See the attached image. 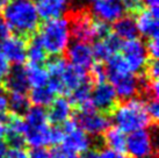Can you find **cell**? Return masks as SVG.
I'll return each instance as SVG.
<instances>
[{
  "label": "cell",
  "instance_id": "cell-1",
  "mask_svg": "<svg viewBox=\"0 0 159 158\" xmlns=\"http://www.w3.org/2000/svg\"><path fill=\"white\" fill-rule=\"evenodd\" d=\"M1 18L9 31L23 39H29L40 28V16L34 0H8L2 7Z\"/></svg>",
  "mask_w": 159,
  "mask_h": 158
},
{
  "label": "cell",
  "instance_id": "cell-2",
  "mask_svg": "<svg viewBox=\"0 0 159 158\" xmlns=\"http://www.w3.org/2000/svg\"><path fill=\"white\" fill-rule=\"evenodd\" d=\"M66 19L70 26L71 36L75 37V41L89 43L95 40L103 39L111 33L108 23L95 20L87 7L70 9Z\"/></svg>",
  "mask_w": 159,
  "mask_h": 158
},
{
  "label": "cell",
  "instance_id": "cell-3",
  "mask_svg": "<svg viewBox=\"0 0 159 158\" xmlns=\"http://www.w3.org/2000/svg\"><path fill=\"white\" fill-rule=\"evenodd\" d=\"M111 118L115 123V127L125 134L146 129L152 124L146 113L145 102L137 97L117 104L111 110Z\"/></svg>",
  "mask_w": 159,
  "mask_h": 158
},
{
  "label": "cell",
  "instance_id": "cell-4",
  "mask_svg": "<svg viewBox=\"0 0 159 158\" xmlns=\"http://www.w3.org/2000/svg\"><path fill=\"white\" fill-rule=\"evenodd\" d=\"M37 35L47 55L51 57L63 55L71 40L70 26L66 16L45 21L40 27V33H37Z\"/></svg>",
  "mask_w": 159,
  "mask_h": 158
},
{
  "label": "cell",
  "instance_id": "cell-5",
  "mask_svg": "<svg viewBox=\"0 0 159 158\" xmlns=\"http://www.w3.org/2000/svg\"><path fill=\"white\" fill-rule=\"evenodd\" d=\"M75 123L89 136H102L111 127V120L107 114L97 110L89 102V105L79 108L75 118Z\"/></svg>",
  "mask_w": 159,
  "mask_h": 158
},
{
  "label": "cell",
  "instance_id": "cell-6",
  "mask_svg": "<svg viewBox=\"0 0 159 158\" xmlns=\"http://www.w3.org/2000/svg\"><path fill=\"white\" fill-rule=\"evenodd\" d=\"M157 149V136L155 129L146 130L141 129L130 132L127 136L125 151L130 158H148L152 157Z\"/></svg>",
  "mask_w": 159,
  "mask_h": 158
},
{
  "label": "cell",
  "instance_id": "cell-7",
  "mask_svg": "<svg viewBox=\"0 0 159 158\" xmlns=\"http://www.w3.org/2000/svg\"><path fill=\"white\" fill-rule=\"evenodd\" d=\"M121 56L124 59L128 66L129 72L134 75L143 73L145 70L150 57L146 51L145 44L141 40L134 39L129 41H124L121 47Z\"/></svg>",
  "mask_w": 159,
  "mask_h": 158
},
{
  "label": "cell",
  "instance_id": "cell-8",
  "mask_svg": "<svg viewBox=\"0 0 159 158\" xmlns=\"http://www.w3.org/2000/svg\"><path fill=\"white\" fill-rule=\"evenodd\" d=\"M63 140L62 145L73 154H84L91 150L92 138L89 135L80 129L73 118L63 123Z\"/></svg>",
  "mask_w": 159,
  "mask_h": 158
},
{
  "label": "cell",
  "instance_id": "cell-9",
  "mask_svg": "<svg viewBox=\"0 0 159 158\" xmlns=\"http://www.w3.org/2000/svg\"><path fill=\"white\" fill-rule=\"evenodd\" d=\"M111 85L115 90L117 99L122 101L136 98L141 93V78L131 72L108 76Z\"/></svg>",
  "mask_w": 159,
  "mask_h": 158
},
{
  "label": "cell",
  "instance_id": "cell-10",
  "mask_svg": "<svg viewBox=\"0 0 159 158\" xmlns=\"http://www.w3.org/2000/svg\"><path fill=\"white\" fill-rule=\"evenodd\" d=\"M119 99L109 83L102 81V83L94 84L91 91L89 102L97 110L101 113H111L115 106L119 104Z\"/></svg>",
  "mask_w": 159,
  "mask_h": 158
},
{
  "label": "cell",
  "instance_id": "cell-11",
  "mask_svg": "<svg viewBox=\"0 0 159 158\" xmlns=\"http://www.w3.org/2000/svg\"><path fill=\"white\" fill-rule=\"evenodd\" d=\"M93 18L105 23H114L127 12L123 0H97L89 8Z\"/></svg>",
  "mask_w": 159,
  "mask_h": 158
},
{
  "label": "cell",
  "instance_id": "cell-12",
  "mask_svg": "<svg viewBox=\"0 0 159 158\" xmlns=\"http://www.w3.org/2000/svg\"><path fill=\"white\" fill-rule=\"evenodd\" d=\"M26 39L18 35H9L0 43V53L13 65H22L26 61Z\"/></svg>",
  "mask_w": 159,
  "mask_h": 158
},
{
  "label": "cell",
  "instance_id": "cell-13",
  "mask_svg": "<svg viewBox=\"0 0 159 158\" xmlns=\"http://www.w3.org/2000/svg\"><path fill=\"white\" fill-rule=\"evenodd\" d=\"M65 55V59L69 64L81 67L84 70L91 69L95 62L93 57L92 47L85 42L73 41L66 48Z\"/></svg>",
  "mask_w": 159,
  "mask_h": 158
},
{
  "label": "cell",
  "instance_id": "cell-14",
  "mask_svg": "<svg viewBox=\"0 0 159 158\" xmlns=\"http://www.w3.org/2000/svg\"><path fill=\"white\" fill-rule=\"evenodd\" d=\"M137 31L143 37L158 39V7L153 8H141L136 13Z\"/></svg>",
  "mask_w": 159,
  "mask_h": 158
},
{
  "label": "cell",
  "instance_id": "cell-15",
  "mask_svg": "<svg viewBox=\"0 0 159 158\" xmlns=\"http://www.w3.org/2000/svg\"><path fill=\"white\" fill-rule=\"evenodd\" d=\"M2 85L5 91L9 93H26L30 85L27 78L25 66L14 65L13 67H11Z\"/></svg>",
  "mask_w": 159,
  "mask_h": 158
},
{
  "label": "cell",
  "instance_id": "cell-16",
  "mask_svg": "<svg viewBox=\"0 0 159 158\" xmlns=\"http://www.w3.org/2000/svg\"><path fill=\"white\" fill-rule=\"evenodd\" d=\"M36 11L44 21L62 18L67 12V2L64 0H35Z\"/></svg>",
  "mask_w": 159,
  "mask_h": 158
},
{
  "label": "cell",
  "instance_id": "cell-17",
  "mask_svg": "<svg viewBox=\"0 0 159 158\" xmlns=\"http://www.w3.org/2000/svg\"><path fill=\"white\" fill-rule=\"evenodd\" d=\"M72 107L73 106L66 98L59 97L53 99L49 106V110L47 112L49 123H52L55 126L65 123L67 120H70L72 115Z\"/></svg>",
  "mask_w": 159,
  "mask_h": 158
},
{
  "label": "cell",
  "instance_id": "cell-18",
  "mask_svg": "<svg viewBox=\"0 0 159 158\" xmlns=\"http://www.w3.org/2000/svg\"><path fill=\"white\" fill-rule=\"evenodd\" d=\"M87 79H89V76L87 75L86 70L81 69V67H78V66L71 65V64L67 63L62 77L64 92L70 93L75 87H78L80 84L86 81Z\"/></svg>",
  "mask_w": 159,
  "mask_h": 158
},
{
  "label": "cell",
  "instance_id": "cell-19",
  "mask_svg": "<svg viewBox=\"0 0 159 158\" xmlns=\"http://www.w3.org/2000/svg\"><path fill=\"white\" fill-rule=\"evenodd\" d=\"M113 33L122 41H129V40L137 39L138 31H137L135 19L130 15L122 16L113 25Z\"/></svg>",
  "mask_w": 159,
  "mask_h": 158
},
{
  "label": "cell",
  "instance_id": "cell-20",
  "mask_svg": "<svg viewBox=\"0 0 159 158\" xmlns=\"http://www.w3.org/2000/svg\"><path fill=\"white\" fill-rule=\"evenodd\" d=\"M48 55L45 53L43 45L41 43L40 37L37 33L34 34L28 39L27 42V50H26V59H28L29 64L35 65H42L44 62H47Z\"/></svg>",
  "mask_w": 159,
  "mask_h": 158
},
{
  "label": "cell",
  "instance_id": "cell-21",
  "mask_svg": "<svg viewBox=\"0 0 159 158\" xmlns=\"http://www.w3.org/2000/svg\"><path fill=\"white\" fill-rule=\"evenodd\" d=\"M102 136H103V142L108 149L117 151V152H125L127 135L121 129L115 126L109 127Z\"/></svg>",
  "mask_w": 159,
  "mask_h": 158
},
{
  "label": "cell",
  "instance_id": "cell-22",
  "mask_svg": "<svg viewBox=\"0 0 159 158\" xmlns=\"http://www.w3.org/2000/svg\"><path fill=\"white\" fill-rule=\"evenodd\" d=\"M93 84L91 79H87L86 81L80 84L78 87H75L73 91H71L70 99L69 101L72 106H75L78 108H81L84 106L89 104V98H91V91H92Z\"/></svg>",
  "mask_w": 159,
  "mask_h": 158
},
{
  "label": "cell",
  "instance_id": "cell-23",
  "mask_svg": "<svg viewBox=\"0 0 159 158\" xmlns=\"http://www.w3.org/2000/svg\"><path fill=\"white\" fill-rule=\"evenodd\" d=\"M55 95L56 94L52 92V90L49 87L48 85H45V86H39V87L31 88L29 95H28V99H29V102L34 106L44 108V107L50 106V104L55 99Z\"/></svg>",
  "mask_w": 159,
  "mask_h": 158
},
{
  "label": "cell",
  "instance_id": "cell-24",
  "mask_svg": "<svg viewBox=\"0 0 159 158\" xmlns=\"http://www.w3.org/2000/svg\"><path fill=\"white\" fill-rule=\"evenodd\" d=\"M25 69H26V75L30 86L39 87V86L48 85L49 75L45 67H43L42 65H35V64L28 63V65Z\"/></svg>",
  "mask_w": 159,
  "mask_h": 158
},
{
  "label": "cell",
  "instance_id": "cell-25",
  "mask_svg": "<svg viewBox=\"0 0 159 158\" xmlns=\"http://www.w3.org/2000/svg\"><path fill=\"white\" fill-rule=\"evenodd\" d=\"M25 124L26 127L35 128V127H43L47 124H50L48 120V114L47 110L42 107H29L28 110L25 113Z\"/></svg>",
  "mask_w": 159,
  "mask_h": 158
},
{
  "label": "cell",
  "instance_id": "cell-26",
  "mask_svg": "<svg viewBox=\"0 0 159 158\" xmlns=\"http://www.w3.org/2000/svg\"><path fill=\"white\" fill-rule=\"evenodd\" d=\"M29 99L26 93H9L8 110L11 115L22 116L29 108Z\"/></svg>",
  "mask_w": 159,
  "mask_h": 158
},
{
  "label": "cell",
  "instance_id": "cell-27",
  "mask_svg": "<svg viewBox=\"0 0 159 158\" xmlns=\"http://www.w3.org/2000/svg\"><path fill=\"white\" fill-rule=\"evenodd\" d=\"M92 53H93V57H94V61H98L99 63H102V62H107L109 58L113 56V53H111L108 45L106 44V42L103 40H98L94 42L92 47Z\"/></svg>",
  "mask_w": 159,
  "mask_h": 158
},
{
  "label": "cell",
  "instance_id": "cell-28",
  "mask_svg": "<svg viewBox=\"0 0 159 158\" xmlns=\"http://www.w3.org/2000/svg\"><path fill=\"white\" fill-rule=\"evenodd\" d=\"M89 79L94 84L102 83L107 80V71L106 66H103V64L98 63V64H93L91 67V75H89Z\"/></svg>",
  "mask_w": 159,
  "mask_h": 158
},
{
  "label": "cell",
  "instance_id": "cell-29",
  "mask_svg": "<svg viewBox=\"0 0 159 158\" xmlns=\"http://www.w3.org/2000/svg\"><path fill=\"white\" fill-rule=\"evenodd\" d=\"M145 102V109L146 113L150 118L151 122L156 124L159 118V104L158 99H146Z\"/></svg>",
  "mask_w": 159,
  "mask_h": 158
},
{
  "label": "cell",
  "instance_id": "cell-30",
  "mask_svg": "<svg viewBox=\"0 0 159 158\" xmlns=\"http://www.w3.org/2000/svg\"><path fill=\"white\" fill-rule=\"evenodd\" d=\"M8 116V94L6 93L4 88L0 87V121L5 122Z\"/></svg>",
  "mask_w": 159,
  "mask_h": 158
},
{
  "label": "cell",
  "instance_id": "cell-31",
  "mask_svg": "<svg viewBox=\"0 0 159 158\" xmlns=\"http://www.w3.org/2000/svg\"><path fill=\"white\" fill-rule=\"evenodd\" d=\"M50 158H77V155L71 152L63 145H56L50 151Z\"/></svg>",
  "mask_w": 159,
  "mask_h": 158
},
{
  "label": "cell",
  "instance_id": "cell-32",
  "mask_svg": "<svg viewBox=\"0 0 159 158\" xmlns=\"http://www.w3.org/2000/svg\"><path fill=\"white\" fill-rule=\"evenodd\" d=\"M146 51L150 59H157L159 56V43L158 39H150L148 40V43L145 44Z\"/></svg>",
  "mask_w": 159,
  "mask_h": 158
},
{
  "label": "cell",
  "instance_id": "cell-33",
  "mask_svg": "<svg viewBox=\"0 0 159 158\" xmlns=\"http://www.w3.org/2000/svg\"><path fill=\"white\" fill-rule=\"evenodd\" d=\"M98 154H99V157L98 158H130L124 152H117V151L111 150L108 149V148L98 151Z\"/></svg>",
  "mask_w": 159,
  "mask_h": 158
},
{
  "label": "cell",
  "instance_id": "cell-34",
  "mask_svg": "<svg viewBox=\"0 0 159 158\" xmlns=\"http://www.w3.org/2000/svg\"><path fill=\"white\" fill-rule=\"evenodd\" d=\"M28 158H50V151L47 148H31Z\"/></svg>",
  "mask_w": 159,
  "mask_h": 158
},
{
  "label": "cell",
  "instance_id": "cell-35",
  "mask_svg": "<svg viewBox=\"0 0 159 158\" xmlns=\"http://www.w3.org/2000/svg\"><path fill=\"white\" fill-rule=\"evenodd\" d=\"M9 70H11V65L9 63L6 61V58L0 53V85L4 83L7 75H8Z\"/></svg>",
  "mask_w": 159,
  "mask_h": 158
},
{
  "label": "cell",
  "instance_id": "cell-36",
  "mask_svg": "<svg viewBox=\"0 0 159 158\" xmlns=\"http://www.w3.org/2000/svg\"><path fill=\"white\" fill-rule=\"evenodd\" d=\"M5 158H28V152L23 148H9Z\"/></svg>",
  "mask_w": 159,
  "mask_h": 158
},
{
  "label": "cell",
  "instance_id": "cell-37",
  "mask_svg": "<svg viewBox=\"0 0 159 158\" xmlns=\"http://www.w3.org/2000/svg\"><path fill=\"white\" fill-rule=\"evenodd\" d=\"M9 35H11V31H9V29L7 28V26H6L5 23H1V25H0V43H1L6 37H8Z\"/></svg>",
  "mask_w": 159,
  "mask_h": 158
},
{
  "label": "cell",
  "instance_id": "cell-38",
  "mask_svg": "<svg viewBox=\"0 0 159 158\" xmlns=\"http://www.w3.org/2000/svg\"><path fill=\"white\" fill-rule=\"evenodd\" d=\"M99 157V154H98L97 150H89V151H86L83 154V156L80 158H98Z\"/></svg>",
  "mask_w": 159,
  "mask_h": 158
},
{
  "label": "cell",
  "instance_id": "cell-39",
  "mask_svg": "<svg viewBox=\"0 0 159 158\" xmlns=\"http://www.w3.org/2000/svg\"><path fill=\"white\" fill-rule=\"evenodd\" d=\"M7 150H8L7 144L5 143L4 141H0V158H5Z\"/></svg>",
  "mask_w": 159,
  "mask_h": 158
},
{
  "label": "cell",
  "instance_id": "cell-40",
  "mask_svg": "<svg viewBox=\"0 0 159 158\" xmlns=\"http://www.w3.org/2000/svg\"><path fill=\"white\" fill-rule=\"evenodd\" d=\"M143 4H145L149 8H153V7H158L159 0H141Z\"/></svg>",
  "mask_w": 159,
  "mask_h": 158
},
{
  "label": "cell",
  "instance_id": "cell-41",
  "mask_svg": "<svg viewBox=\"0 0 159 158\" xmlns=\"http://www.w3.org/2000/svg\"><path fill=\"white\" fill-rule=\"evenodd\" d=\"M5 136H6V124L5 122L0 121V141H4Z\"/></svg>",
  "mask_w": 159,
  "mask_h": 158
},
{
  "label": "cell",
  "instance_id": "cell-42",
  "mask_svg": "<svg viewBox=\"0 0 159 158\" xmlns=\"http://www.w3.org/2000/svg\"><path fill=\"white\" fill-rule=\"evenodd\" d=\"M7 2H8V0H0V8H2Z\"/></svg>",
  "mask_w": 159,
  "mask_h": 158
},
{
  "label": "cell",
  "instance_id": "cell-43",
  "mask_svg": "<svg viewBox=\"0 0 159 158\" xmlns=\"http://www.w3.org/2000/svg\"><path fill=\"white\" fill-rule=\"evenodd\" d=\"M83 1H85V2H94V1H97V0H83Z\"/></svg>",
  "mask_w": 159,
  "mask_h": 158
},
{
  "label": "cell",
  "instance_id": "cell-44",
  "mask_svg": "<svg viewBox=\"0 0 159 158\" xmlns=\"http://www.w3.org/2000/svg\"><path fill=\"white\" fill-rule=\"evenodd\" d=\"M2 23V18H1V14H0V25Z\"/></svg>",
  "mask_w": 159,
  "mask_h": 158
},
{
  "label": "cell",
  "instance_id": "cell-45",
  "mask_svg": "<svg viewBox=\"0 0 159 158\" xmlns=\"http://www.w3.org/2000/svg\"><path fill=\"white\" fill-rule=\"evenodd\" d=\"M64 1H65V2H67V4H69V2H71L72 0H64Z\"/></svg>",
  "mask_w": 159,
  "mask_h": 158
},
{
  "label": "cell",
  "instance_id": "cell-46",
  "mask_svg": "<svg viewBox=\"0 0 159 158\" xmlns=\"http://www.w3.org/2000/svg\"><path fill=\"white\" fill-rule=\"evenodd\" d=\"M148 158H156L155 156H152V157H148Z\"/></svg>",
  "mask_w": 159,
  "mask_h": 158
}]
</instances>
